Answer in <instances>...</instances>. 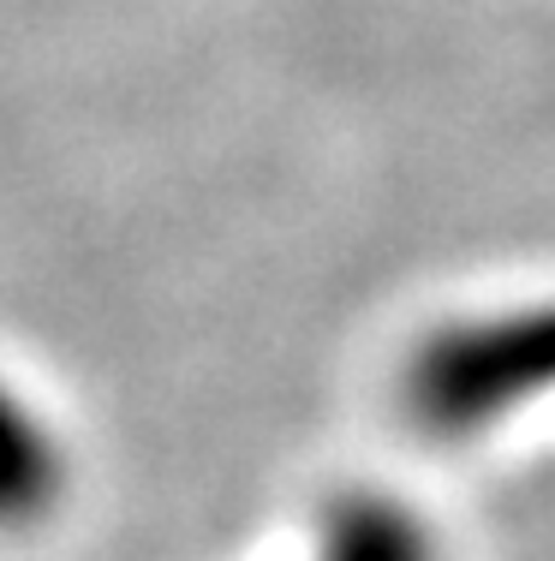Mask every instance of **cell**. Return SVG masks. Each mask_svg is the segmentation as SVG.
I'll return each mask as SVG.
<instances>
[{
	"mask_svg": "<svg viewBox=\"0 0 555 561\" xmlns=\"http://www.w3.org/2000/svg\"><path fill=\"white\" fill-rule=\"evenodd\" d=\"M323 561H430L425 538L406 514L377 502H359L340 514V526L328 531V556Z\"/></svg>",
	"mask_w": 555,
	"mask_h": 561,
	"instance_id": "cell-3",
	"label": "cell"
},
{
	"mask_svg": "<svg viewBox=\"0 0 555 561\" xmlns=\"http://www.w3.org/2000/svg\"><path fill=\"white\" fill-rule=\"evenodd\" d=\"M60 490V454L31 407L0 389V519H36Z\"/></svg>",
	"mask_w": 555,
	"mask_h": 561,
	"instance_id": "cell-2",
	"label": "cell"
},
{
	"mask_svg": "<svg viewBox=\"0 0 555 561\" xmlns=\"http://www.w3.org/2000/svg\"><path fill=\"white\" fill-rule=\"evenodd\" d=\"M537 382H555V311L484 323L472 335L430 346L413 377V394L436 424H478Z\"/></svg>",
	"mask_w": 555,
	"mask_h": 561,
	"instance_id": "cell-1",
	"label": "cell"
}]
</instances>
